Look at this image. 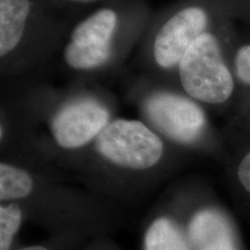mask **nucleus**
Segmentation results:
<instances>
[{
    "mask_svg": "<svg viewBox=\"0 0 250 250\" xmlns=\"http://www.w3.org/2000/svg\"><path fill=\"white\" fill-rule=\"evenodd\" d=\"M114 118V99L101 90H30L11 111L1 108V152L13 154L4 159L34 167L55 160L70 166Z\"/></svg>",
    "mask_w": 250,
    "mask_h": 250,
    "instance_id": "nucleus-1",
    "label": "nucleus"
},
{
    "mask_svg": "<svg viewBox=\"0 0 250 250\" xmlns=\"http://www.w3.org/2000/svg\"><path fill=\"white\" fill-rule=\"evenodd\" d=\"M180 152L144 121L116 117L70 167L99 192L124 195L162 179Z\"/></svg>",
    "mask_w": 250,
    "mask_h": 250,
    "instance_id": "nucleus-2",
    "label": "nucleus"
},
{
    "mask_svg": "<svg viewBox=\"0 0 250 250\" xmlns=\"http://www.w3.org/2000/svg\"><path fill=\"white\" fill-rule=\"evenodd\" d=\"M0 202H19L27 217L58 230L62 236L83 237L114 225L105 202L95 195L59 183L46 169L2 159Z\"/></svg>",
    "mask_w": 250,
    "mask_h": 250,
    "instance_id": "nucleus-3",
    "label": "nucleus"
},
{
    "mask_svg": "<svg viewBox=\"0 0 250 250\" xmlns=\"http://www.w3.org/2000/svg\"><path fill=\"white\" fill-rule=\"evenodd\" d=\"M132 99L142 118L179 151L211 152L220 145L208 110L179 87L145 78L132 87Z\"/></svg>",
    "mask_w": 250,
    "mask_h": 250,
    "instance_id": "nucleus-4",
    "label": "nucleus"
},
{
    "mask_svg": "<svg viewBox=\"0 0 250 250\" xmlns=\"http://www.w3.org/2000/svg\"><path fill=\"white\" fill-rule=\"evenodd\" d=\"M145 22H130L112 7L99 8L67 34L62 61L77 73H107L145 36Z\"/></svg>",
    "mask_w": 250,
    "mask_h": 250,
    "instance_id": "nucleus-5",
    "label": "nucleus"
},
{
    "mask_svg": "<svg viewBox=\"0 0 250 250\" xmlns=\"http://www.w3.org/2000/svg\"><path fill=\"white\" fill-rule=\"evenodd\" d=\"M237 37L228 23L198 37L179 62L176 86L208 109L228 111L235 93L232 50Z\"/></svg>",
    "mask_w": 250,
    "mask_h": 250,
    "instance_id": "nucleus-6",
    "label": "nucleus"
},
{
    "mask_svg": "<svg viewBox=\"0 0 250 250\" xmlns=\"http://www.w3.org/2000/svg\"><path fill=\"white\" fill-rule=\"evenodd\" d=\"M233 17L236 15L232 2L214 8L191 4L152 27L142 41L143 61L151 73L149 78L176 86V70L187 50L203 34L232 23Z\"/></svg>",
    "mask_w": 250,
    "mask_h": 250,
    "instance_id": "nucleus-7",
    "label": "nucleus"
},
{
    "mask_svg": "<svg viewBox=\"0 0 250 250\" xmlns=\"http://www.w3.org/2000/svg\"><path fill=\"white\" fill-rule=\"evenodd\" d=\"M61 27L36 17L31 0H0V70L19 76L48 61L62 48Z\"/></svg>",
    "mask_w": 250,
    "mask_h": 250,
    "instance_id": "nucleus-8",
    "label": "nucleus"
},
{
    "mask_svg": "<svg viewBox=\"0 0 250 250\" xmlns=\"http://www.w3.org/2000/svg\"><path fill=\"white\" fill-rule=\"evenodd\" d=\"M183 224L191 250H240L232 219L217 204L202 203Z\"/></svg>",
    "mask_w": 250,
    "mask_h": 250,
    "instance_id": "nucleus-9",
    "label": "nucleus"
},
{
    "mask_svg": "<svg viewBox=\"0 0 250 250\" xmlns=\"http://www.w3.org/2000/svg\"><path fill=\"white\" fill-rule=\"evenodd\" d=\"M235 93L228 110V129L243 142L250 140V37L240 36L232 50Z\"/></svg>",
    "mask_w": 250,
    "mask_h": 250,
    "instance_id": "nucleus-10",
    "label": "nucleus"
},
{
    "mask_svg": "<svg viewBox=\"0 0 250 250\" xmlns=\"http://www.w3.org/2000/svg\"><path fill=\"white\" fill-rule=\"evenodd\" d=\"M143 250H191L180 214H156L144 233Z\"/></svg>",
    "mask_w": 250,
    "mask_h": 250,
    "instance_id": "nucleus-11",
    "label": "nucleus"
},
{
    "mask_svg": "<svg viewBox=\"0 0 250 250\" xmlns=\"http://www.w3.org/2000/svg\"><path fill=\"white\" fill-rule=\"evenodd\" d=\"M27 212L19 202H0V250H14V241Z\"/></svg>",
    "mask_w": 250,
    "mask_h": 250,
    "instance_id": "nucleus-12",
    "label": "nucleus"
},
{
    "mask_svg": "<svg viewBox=\"0 0 250 250\" xmlns=\"http://www.w3.org/2000/svg\"><path fill=\"white\" fill-rule=\"evenodd\" d=\"M245 143V149L237 159L234 175L240 189L250 197V140Z\"/></svg>",
    "mask_w": 250,
    "mask_h": 250,
    "instance_id": "nucleus-13",
    "label": "nucleus"
},
{
    "mask_svg": "<svg viewBox=\"0 0 250 250\" xmlns=\"http://www.w3.org/2000/svg\"><path fill=\"white\" fill-rule=\"evenodd\" d=\"M235 15H242L250 23V0H242L239 4H232Z\"/></svg>",
    "mask_w": 250,
    "mask_h": 250,
    "instance_id": "nucleus-14",
    "label": "nucleus"
},
{
    "mask_svg": "<svg viewBox=\"0 0 250 250\" xmlns=\"http://www.w3.org/2000/svg\"><path fill=\"white\" fill-rule=\"evenodd\" d=\"M14 250H56L51 245H31V246H26L21 247V248L14 249Z\"/></svg>",
    "mask_w": 250,
    "mask_h": 250,
    "instance_id": "nucleus-15",
    "label": "nucleus"
},
{
    "mask_svg": "<svg viewBox=\"0 0 250 250\" xmlns=\"http://www.w3.org/2000/svg\"><path fill=\"white\" fill-rule=\"evenodd\" d=\"M65 1L72 2V4H79V5H89V4H94V2H98L99 0H65Z\"/></svg>",
    "mask_w": 250,
    "mask_h": 250,
    "instance_id": "nucleus-16",
    "label": "nucleus"
}]
</instances>
